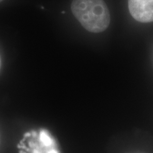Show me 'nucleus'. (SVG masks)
<instances>
[{"label":"nucleus","mask_w":153,"mask_h":153,"mask_svg":"<svg viewBox=\"0 0 153 153\" xmlns=\"http://www.w3.org/2000/svg\"><path fill=\"white\" fill-rule=\"evenodd\" d=\"M131 16L137 22H153V0H128Z\"/></svg>","instance_id":"f03ea898"},{"label":"nucleus","mask_w":153,"mask_h":153,"mask_svg":"<svg viewBox=\"0 0 153 153\" xmlns=\"http://www.w3.org/2000/svg\"><path fill=\"white\" fill-rule=\"evenodd\" d=\"M0 65H1V61H0Z\"/></svg>","instance_id":"20e7f679"},{"label":"nucleus","mask_w":153,"mask_h":153,"mask_svg":"<svg viewBox=\"0 0 153 153\" xmlns=\"http://www.w3.org/2000/svg\"><path fill=\"white\" fill-rule=\"evenodd\" d=\"M1 1H3V0H0V2H1Z\"/></svg>","instance_id":"7ed1b4c3"},{"label":"nucleus","mask_w":153,"mask_h":153,"mask_svg":"<svg viewBox=\"0 0 153 153\" xmlns=\"http://www.w3.org/2000/svg\"><path fill=\"white\" fill-rule=\"evenodd\" d=\"M71 9L75 18L88 31L100 33L109 25V11L104 0H73Z\"/></svg>","instance_id":"f257e3e1"}]
</instances>
